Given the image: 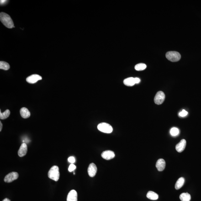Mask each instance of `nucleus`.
<instances>
[{
  "label": "nucleus",
  "instance_id": "nucleus-21",
  "mask_svg": "<svg viewBox=\"0 0 201 201\" xmlns=\"http://www.w3.org/2000/svg\"><path fill=\"white\" fill-rule=\"evenodd\" d=\"M146 68V64L144 63H139L137 64L135 66L134 68L137 71H141L145 70Z\"/></svg>",
  "mask_w": 201,
  "mask_h": 201
},
{
  "label": "nucleus",
  "instance_id": "nucleus-24",
  "mask_svg": "<svg viewBox=\"0 0 201 201\" xmlns=\"http://www.w3.org/2000/svg\"><path fill=\"white\" fill-rule=\"evenodd\" d=\"M187 114H188V112H186L185 110H182V112H181L180 113H179V115L181 117H184L187 116Z\"/></svg>",
  "mask_w": 201,
  "mask_h": 201
},
{
  "label": "nucleus",
  "instance_id": "nucleus-6",
  "mask_svg": "<svg viewBox=\"0 0 201 201\" xmlns=\"http://www.w3.org/2000/svg\"><path fill=\"white\" fill-rule=\"evenodd\" d=\"M18 177H19V175L17 172H10L5 176L4 180L5 182L9 183L17 179Z\"/></svg>",
  "mask_w": 201,
  "mask_h": 201
},
{
  "label": "nucleus",
  "instance_id": "nucleus-11",
  "mask_svg": "<svg viewBox=\"0 0 201 201\" xmlns=\"http://www.w3.org/2000/svg\"><path fill=\"white\" fill-rule=\"evenodd\" d=\"M166 166V163L163 159H159L156 163V166L158 171H162L165 169Z\"/></svg>",
  "mask_w": 201,
  "mask_h": 201
},
{
  "label": "nucleus",
  "instance_id": "nucleus-20",
  "mask_svg": "<svg viewBox=\"0 0 201 201\" xmlns=\"http://www.w3.org/2000/svg\"><path fill=\"white\" fill-rule=\"evenodd\" d=\"M10 114V112L9 110H7L3 113H1L0 111V118L1 119L4 120L7 118Z\"/></svg>",
  "mask_w": 201,
  "mask_h": 201
},
{
  "label": "nucleus",
  "instance_id": "nucleus-19",
  "mask_svg": "<svg viewBox=\"0 0 201 201\" xmlns=\"http://www.w3.org/2000/svg\"><path fill=\"white\" fill-rule=\"evenodd\" d=\"M10 67L9 64L8 63L3 61H0V69L7 71L9 69Z\"/></svg>",
  "mask_w": 201,
  "mask_h": 201
},
{
  "label": "nucleus",
  "instance_id": "nucleus-16",
  "mask_svg": "<svg viewBox=\"0 0 201 201\" xmlns=\"http://www.w3.org/2000/svg\"><path fill=\"white\" fill-rule=\"evenodd\" d=\"M148 198L152 200H156L158 198V195L152 191H149L146 195Z\"/></svg>",
  "mask_w": 201,
  "mask_h": 201
},
{
  "label": "nucleus",
  "instance_id": "nucleus-1",
  "mask_svg": "<svg viewBox=\"0 0 201 201\" xmlns=\"http://www.w3.org/2000/svg\"><path fill=\"white\" fill-rule=\"evenodd\" d=\"M0 20L5 26L8 28L15 27L13 21L10 16L4 12H1L0 13Z\"/></svg>",
  "mask_w": 201,
  "mask_h": 201
},
{
  "label": "nucleus",
  "instance_id": "nucleus-26",
  "mask_svg": "<svg viewBox=\"0 0 201 201\" xmlns=\"http://www.w3.org/2000/svg\"><path fill=\"white\" fill-rule=\"evenodd\" d=\"M134 81H135V83H139L140 82V80L138 77H135L134 78Z\"/></svg>",
  "mask_w": 201,
  "mask_h": 201
},
{
  "label": "nucleus",
  "instance_id": "nucleus-7",
  "mask_svg": "<svg viewBox=\"0 0 201 201\" xmlns=\"http://www.w3.org/2000/svg\"><path fill=\"white\" fill-rule=\"evenodd\" d=\"M115 155L113 151L111 150H106L103 152L102 154V157L105 160H109L114 158Z\"/></svg>",
  "mask_w": 201,
  "mask_h": 201
},
{
  "label": "nucleus",
  "instance_id": "nucleus-25",
  "mask_svg": "<svg viewBox=\"0 0 201 201\" xmlns=\"http://www.w3.org/2000/svg\"><path fill=\"white\" fill-rule=\"evenodd\" d=\"M68 161L71 164H73L75 162V158L73 157V156H71V157H69L68 159Z\"/></svg>",
  "mask_w": 201,
  "mask_h": 201
},
{
  "label": "nucleus",
  "instance_id": "nucleus-18",
  "mask_svg": "<svg viewBox=\"0 0 201 201\" xmlns=\"http://www.w3.org/2000/svg\"><path fill=\"white\" fill-rule=\"evenodd\" d=\"M180 198L182 201H190L191 200L190 195L188 193H182L180 196Z\"/></svg>",
  "mask_w": 201,
  "mask_h": 201
},
{
  "label": "nucleus",
  "instance_id": "nucleus-12",
  "mask_svg": "<svg viewBox=\"0 0 201 201\" xmlns=\"http://www.w3.org/2000/svg\"><path fill=\"white\" fill-rule=\"evenodd\" d=\"M186 145V141L185 139H182L178 144L176 145V149L178 152H182L185 149Z\"/></svg>",
  "mask_w": 201,
  "mask_h": 201
},
{
  "label": "nucleus",
  "instance_id": "nucleus-2",
  "mask_svg": "<svg viewBox=\"0 0 201 201\" xmlns=\"http://www.w3.org/2000/svg\"><path fill=\"white\" fill-rule=\"evenodd\" d=\"M48 177L55 182L58 181L60 177V172L58 166H53L50 168L48 172Z\"/></svg>",
  "mask_w": 201,
  "mask_h": 201
},
{
  "label": "nucleus",
  "instance_id": "nucleus-29",
  "mask_svg": "<svg viewBox=\"0 0 201 201\" xmlns=\"http://www.w3.org/2000/svg\"><path fill=\"white\" fill-rule=\"evenodd\" d=\"M3 201H11L9 199H8V198H5L4 200H3Z\"/></svg>",
  "mask_w": 201,
  "mask_h": 201
},
{
  "label": "nucleus",
  "instance_id": "nucleus-14",
  "mask_svg": "<svg viewBox=\"0 0 201 201\" xmlns=\"http://www.w3.org/2000/svg\"><path fill=\"white\" fill-rule=\"evenodd\" d=\"M20 113L22 118H29L30 116V113L27 108L23 107L21 108Z\"/></svg>",
  "mask_w": 201,
  "mask_h": 201
},
{
  "label": "nucleus",
  "instance_id": "nucleus-23",
  "mask_svg": "<svg viewBox=\"0 0 201 201\" xmlns=\"http://www.w3.org/2000/svg\"><path fill=\"white\" fill-rule=\"evenodd\" d=\"M76 168V166L73 164H71L69 166L68 170L70 172H72Z\"/></svg>",
  "mask_w": 201,
  "mask_h": 201
},
{
  "label": "nucleus",
  "instance_id": "nucleus-4",
  "mask_svg": "<svg viewBox=\"0 0 201 201\" xmlns=\"http://www.w3.org/2000/svg\"><path fill=\"white\" fill-rule=\"evenodd\" d=\"M97 128L100 131L106 134H110L113 131V128L110 124L106 123H100Z\"/></svg>",
  "mask_w": 201,
  "mask_h": 201
},
{
  "label": "nucleus",
  "instance_id": "nucleus-3",
  "mask_svg": "<svg viewBox=\"0 0 201 201\" xmlns=\"http://www.w3.org/2000/svg\"><path fill=\"white\" fill-rule=\"evenodd\" d=\"M166 57L170 61L176 62L180 59L181 55L180 53L177 51H170L166 53Z\"/></svg>",
  "mask_w": 201,
  "mask_h": 201
},
{
  "label": "nucleus",
  "instance_id": "nucleus-28",
  "mask_svg": "<svg viewBox=\"0 0 201 201\" xmlns=\"http://www.w3.org/2000/svg\"><path fill=\"white\" fill-rule=\"evenodd\" d=\"M2 124L1 122H0V131H2Z\"/></svg>",
  "mask_w": 201,
  "mask_h": 201
},
{
  "label": "nucleus",
  "instance_id": "nucleus-17",
  "mask_svg": "<svg viewBox=\"0 0 201 201\" xmlns=\"http://www.w3.org/2000/svg\"><path fill=\"white\" fill-rule=\"evenodd\" d=\"M185 179L183 177H181L179 178L175 184V188L176 190L180 189L182 188L184 184Z\"/></svg>",
  "mask_w": 201,
  "mask_h": 201
},
{
  "label": "nucleus",
  "instance_id": "nucleus-27",
  "mask_svg": "<svg viewBox=\"0 0 201 201\" xmlns=\"http://www.w3.org/2000/svg\"><path fill=\"white\" fill-rule=\"evenodd\" d=\"M7 1H5V0H1V5H5V3L7 2Z\"/></svg>",
  "mask_w": 201,
  "mask_h": 201
},
{
  "label": "nucleus",
  "instance_id": "nucleus-15",
  "mask_svg": "<svg viewBox=\"0 0 201 201\" xmlns=\"http://www.w3.org/2000/svg\"><path fill=\"white\" fill-rule=\"evenodd\" d=\"M124 84L129 87H132L135 84L134 78L133 77H128L125 79L123 81Z\"/></svg>",
  "mask_w": 201,
  "mask_h": 201
},
{
  "label": "nucleus",
  "instance_id": "nucleus-9",
  "mask_svg": "<svg viewBox=\"0 0 201 201\" xmlns=\"http://www.w3.org/2000/svg\"><path fill=\"white\" fill-rule=\"evenodd\" d=\"M97 171V168L94 163H91L89 165L87 169V172L90 177H93L95 176Z\"/></svg>",
  "mask_w": 201,
  "mask_h": 201
},
{
  "label": "nucleus",
  "instance_id": "nucleus-13",
  "mask_svg": "<svg viewBox=\"0 0 201 201\" xmlns=\"http://www.w3.org/2000/svg\"><path fill=\"white\" fill-rule=\"evenodd\" d=\"M27 146L25 143H23L21 145L18 151V155L20 157H23L26 155L27 152Z\"/></svg>",
  "mask_w": 201,
  "mask_h": 201
},
{
  "label": "nucleus",
  "instance_id": "nucleus-22",
  "mask_svg": "<svg viewBox=\"0 0 201 201\" xmlns=\"http://www.w3.org/2000/svg\"><path fill=\"white\" fill-rule=\"evenodd\" d=\"M179 134V130L177 128H173L170 130V134L172 136H176Z\"/></svg>",
  "mask_w": 201,
  "mask_h": 201
},
{
  "label": "nucleus",
  "instance_id": "nucleus-5",
  "mask_svg": "<svg viewBox=\"0 0 201 201\" xmlns=\"http://www.w3.org/2000/svg\"><path fill=\"white\" fill-rule=\"evenodd\" d=\"M165 95L162 91L158 92L154 98V102L157 105L162 104L164 101Z\"/></svg>",
  "mask_w": 201,
  "mask_h": 201
},
{
  "label": "nucleus",
  "instance_id": "nucleus-10",
  "mask_svg": "<svg viewBox=\"0 0 201 201\" xmlns=\"http://www.w3.org/2000/svg\"><path fill=\"white\" fill-rule=\"evenodd\" d=\"M77 192L74 190H71L68 194L67 201H77Z\"/></svg>",
  "mask_w": 201,
  "mask_h": 201
},
{
  "label": "nucleus",
  "instance_id": "nucleus-8",
  "mask_svg": "<svg viewBox=\"0 0 201 201\" xmlns=\"http://www.w3.org/2000/svg\"><path fill=\"white\" fill-rule=\"evenodd\" d=\"M41 79V76L38 75L34 74L28 76L26 79V81L28 83L33 84L36 83L38 81Z\"/></svg>",
  "mask_w": 201,
  "mask_h": 201
}]
</instances>
